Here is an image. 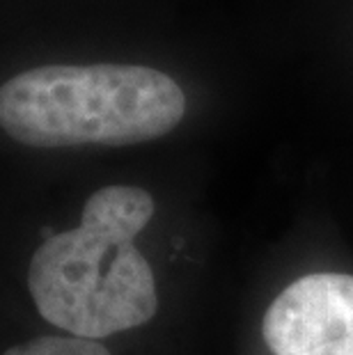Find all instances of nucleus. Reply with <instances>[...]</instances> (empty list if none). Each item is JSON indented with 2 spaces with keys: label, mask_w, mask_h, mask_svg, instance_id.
<instances>
[{
  "label": "nucleus",
  "mask_w": 353,
  "mask_h": 355,
  "mask_svg": "<svg viewBox=\"0 0 353 355\" xmlns=\"http://www.w3.org/2000/svg\"><path fill=\"white\" fill-rule=\"evenodd\" d=\"M154 209L152 195L136 186L89 195L78 227L46 239L30 259L28 289L44 319L87 339L152 321L159 293L136 236Z\"/></svg>",
  "instance_id": "obj_1"
},
{
  "label": "nucleus",
  "mask_w": 353,
  "mask_h": 355,
  "mask_svg": "<svg viewBox=\"0 0 353 355\" xmlns=\"http://www.w3.org/2000/svg\"><path fill=\"white\" fill-rule=\"evenodd\" d=\"M179 83L140 64H46L3 83L0 124L26 147H129L184 119Z\"/></svg>",
  "instance_id": "obj_2"
},
{
  "label": "nucleus",
  "mask_w": 353,
  "mask_h": 355,
  "mask_svg": "<svg viewBox=\"0 0 353 355\" xmlns=\"http://www.w3.org/2000/svg\"><path fill=\"white\" fill-rule=\"evenodd\" d=\"M261 332L273 355H353V275L291 282L266 309Z\"/></svg>",
  "instance_id": "obj_3"
},
{
  "label": "nucleus",
  "mask_w": 353,
  "mask_h": 355,
  "mask_svg": "<svg viewBox=\"0 0 353 355\" xmlns=\"http://www.w3.org/2000/svg\"><path fill=\"white\" fill-rule=\"evenodd\" d=\"M3 355H110L108 349L96 339L87 337H37L17 344Z\"/></svg>",
  "instance_id": "obj_4"
}]
</instances>
